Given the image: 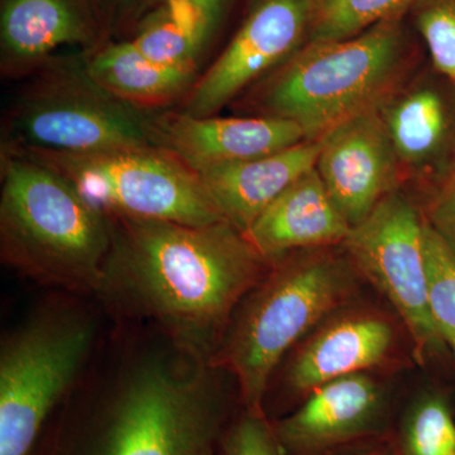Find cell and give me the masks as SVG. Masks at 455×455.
Instances as JSON below:
<instances>
[{"label":"cell","mask_w":455,"mask_h":455,"mask_svg":"<svg viewBox=\"0 0 455 455\" xmlns=\"http://www.w3.org/2000/svg\"><path fill=\"white\" fill-rule=\"evenodd\" d=\"M112 244L97 298L212 364L233 314L271 263L227 221L187 226L109 217Z\"/></svg>","instance_id":"obj_1"},{"label":"cell","mask_w":455,"mask_h":455,"mask_svg":"<svg viewBox=\"0 0 455 455\" xmlns=\"http://www.w3.org/2000/svg\"><path fill=\"white\" fill-rule=\"evenodd\" d=\"M100 376L95 455H212L221 418L224 372L157 340L116 341Z\"/></svg>","instance_id":"obj_2"},{"label":"cell","mask_w":455,"mask_h":455,"mask_svg":"<svg viewBox=\"0 0 455 455\" xmlns=\"http://www.w3.org/2000/svg\"><path fill=\"white\" fill-rule=\"evenodd\" d=\"M0 179L2 262L40 286L97 295L112 244L109 217L20 152L2 148Z\"/></svg>","instance_id":"obj_3"},{"label":"cell","mask_w":455,"mask_h":455,"mask_svg":"<svg viewBox=\"0 0 455 455\" xmlns=\"http://www.w3.org/2000/svg\"><path fill=\"white\" fill-rule=\"evenodd\" d=\"M355 268L329 251H298L271 263L238 305L212 366L235 379L245 411L265 415L269 382L283 359L355 291Z\"/></svg>","instance_id":"obj_4"},{"label":"cell","mask_w":455,"mask_h":455,"mask_svg":"<svg viewBox=\"0 0 455 455\" xmlns=\"http://www.w3.org/2000/svg\"><path fill=\"white\" fill-rule=\"evenodd\" d=\"M405 64L400 16L348 40L309 42L262 84L259 116L295 122L307 140L381 106L396 90Z\"/></svg>","instance_id":"obj_5"},{"label":"cell","mask_w":455,"mask_h":455,"mask_svg":"<svg viewBox=\"0 0 455 455\" xmlns=\"http://www.w3.org/2000/svg\"><path fill=\"white\" fill-rule=\"evenodd\" d=\"M97 315L53 301L3 335L0 455H29L51 411L79 387L98 338Z\"/></svg>","instance_id":"obj_6"},{"label":"cell","mask_w":455,"mask_h":455,"mask_svg":"<svg viewBox=\"0 0 455 455\" xmlns=\"http://www.w3.org/2000/svg\"><path fill=\"white\" fill-rule=\"evenodd\" d=\"M5 119L2 147L89 154L156 146L154 116L90 79L84 59H56L31 76Z\"/></svg>","instance_id":"obj_7"},{"label":"cell","mask_w":455,"mask_h":455,"mask_svg":"<svg viewBox=\"0 0 455 455\" xmlns=\"http://www.w3.org/2000/svg\"><path fill=\"white\" fill-rule=\"evenodd\" d=\"M55 171L108 217L209 226L226 221L199 175L158 146L89 154L5 148Z\"/></svg>","instance_id":"obj_8"},{"label":"cell","mask_w":455,"mask_h":455,"mask_svg":"<svg viewBox=\"0 0 455 455\" xmlns=\"http://www.w3.org/2000/svg\"><path fill=\"white\" fill-rule=\"evenodd\" d=\"M425 220L394 191L352 227L344 241L353 267L391 302L403 320L419 363L445 348L431 317Z\"/></svg>","instance_id":"obj_9"},{"label":"cell","mask_w":455,"mask_h":455,"mask_svg":"<svg viewBox=\"0 0 455 455\" xmlns=\"http://www.w3.org/2000/svg\"><path fill=\"white\" fill-rule=\"evenodd\" d=\"M319 0H260L227 49L194 83L181 112L204 118L283 65L307 36Z\"/></svg>","instance_id":"obj_10"},{"label":"cell","mask_w":455,"mask_h":455,"mask_svg":"<svg viewBox=\"0 0 455 455\" xmlns=\"http://www.w3.org/2000/svg\"><path fill=\"white\" fill-rule=\"evenodd\" d=\"M320 140L315 169L350 227L396 191L400 164L379 107L335 125Z\"/></svg>","instance_id":"obj_11"},{"label":"cell","mask_w":455,"mask_h":455,"mask_svg":"<svg viewBox=\"0 0 455 455\" xmlns=\"http://www.w3.org/2000/svg\"><path fill=\"white\" fill-rule=\"evenodd\" d=\"M274 425L286 455H331L382 431L387 396L371 373L323 383Z\"/></svg>","instance_id":"obj_12"},{"label":"cell","mask_w":455,"mask_h":455,"mask_svg":"<svg viewBox=\"0 0 455 455\" xmlns=\"http://www.w3.org/2000/svg\"><path fill=\"white\" fill-rule=\"evenodd\" d=\"M156 146L196 173L276 154L307 140L295 122L275 116L218 118L169 112L152 118Z\"/></svg>","instance_id":"obj_13"},{"label":"cell","mask_w":455,"mask_h":455,"mask_svg":"<svg viewBox=\"0 0 455 455\" xmlns=\"http://www.w3.org/2000/svg\"><path fill=\"white\" fill-rule=\"evenodd\" d=\"M395 344L396 333L387 317L341 307L301 341L284 370V385L305 397L323 383L372 373L390 361Z\"/></svg>","instance_id":"obj_14"},{"label":"cell","mask_w":455,"mask_h":455,"mask_svg":"<svg viewBox=\"0 0 455 455\" xmlns=\"http://www.w3.org/2000/svg\"><path fill=\"white\" fill-rule=\"evenodd\" d=\"M92 0H2L0 73L27 79L64 46L86 52L106 44Z\"/></svg>","instance_id":"obj_15"},{"label":"cell","mask_w":455,"mask_h":455,"mask_svg":"<svg viewBox=\"0 0 455 455\" xmlns=\"http://www.w3.org/2000/svg\"><path fill=\"white\" fill-rule=\"evenodd\" d=\"M350 224L315 167L293 181L244 233L269 262L298 251L343 244Z\"/></svg>","instance_id":"obj_16"},{"label":"cell","mask_w":455,"mask_h":455,"mask_svg":"<svg viewBox=\"0 0 455 455\" xmlns=\"http://www.w3.org/2000/svg\"><path fill=\"white\" fill-rule=\"evenodd\" d=\"M320 140L197 173L221 217L242 233L305 172L316 166Z\"/></svg>","instance_id":"obj_17"},{"label":"cell","mask_w":455,"mask_h":455,"mask_svg":"<svg viewBox=\"0 0 455 455\" xmlns=\"http://www.w3.org/2000/svg\"><path fill=\"white\" fill-rule=\"evenodd\" d=\"M83 59L92 82L140 109L167 106L185 97L196 82V68L157 64L147 59L131 40L106 42Z\"/></svg>","instance_id":"obj_18"},{"label":"cell","mask_w":455,"mask_h":455,"mask_svg":"<svg viewBox=\"0 0 455 455\" xmlns=\"http://www.w3.org/2000/svg\"><path fill=\"white\" fill-rule=\"evenodd\" d=\"M379 112L400 167L420 170L433 163L447 140L449 119L444 99L427 85L394 92Z\"/></svg>","instance_id":"obj_19"},{"label":"cell","mask_w":455,"mask_h":455,"mask_svg":"<svg viewBox=\"0 0 455 455\" xmlns=\"http://www.w3.org/2000/svg\"><path fill=\"white\" fill-rule=\"evenodd\" d=\"M395 445L401 455H455V418L447 400L435 394L416 398Z\"/></svg>","instance_id":"obj_20"},{"label":"cell","mask_w":455,"mask_h":455,"mask_svg":"<svg viewBox=\"0 0 455 455\" xmlns=\"http://www.w3.org/2000/svg\"><path fill=\"white\" fill-rule=\"evenodd\" d=\"M414 0H319L309 42L348 40L398 17Z\"/></svg>","instance_id":"obj_21"},{"label":"cell","mask_w":455,"mask_h":455,"mask_svg":"<svg viewBox=\"0 0 455 455\" xmlns=\"http://www.w3.org/2000/svg\"><path fill=\"white\" fill-rule=\"evenodd\" d=\"M429 307L436 331L455 362V244L425 221Z\"/></svg>","instance_id":"obj_22"},{"label":"cell","mask_w":455,"mask_h":455,"mask_svg":"<svg viewBox=\"0 0 455 455\" xmlns=\"http://www.w3.org/2000/svg\"><path fill=\"white\" fill-rule=\"evenodd\" d=\"M131 41L147 59L176 68H196L197 51L203 44L170 13L164 3L140 23Z\"/></svg>","instance_id":"obj_23"},{"label":"cell","mask_w":455,"mask_h":455,"mask_svg":"<svg viewBox=\"0 0 455 455\" xmlns=\"http://www.w3.org/2000/svg\"><path fill=\"white\" fill-rule=\"evenodd\" d=\"M415 20L440 74L455 83V0H414Z\"/></svg>","instance_id":"obj_24"},{"label":"cell","mask_w":455,"mask_h":455,"mask_svg":"<svg viewBox=\"0 0 455 455\" xmlns=\"http://www.w3.org/2000/svg\"><path fill=\"white\" fill-rule=\"evenodd\" d=\"M220 455H286L265 415L245 411L221 445Z\"/></svg>","instance_id":"obj_25"},{"label":"cell","mask_w":455,"mask_h":455,"mask_svg":"<svg viewBox=\"0 0 455 455\" xmlns=\"http://www.w3.org/2000/svg\"><path fill=\"white\" fill-rule=\"evenodd\" d=\"M166 0H92L106 35L140 27Z\"/></svg>","instance_id":"obj_26"},{"label":"cell","mask_w":455,"mask_h":455,"mask_svg":"<svg viewBox=\"0 0 455 455\" xmlns=\"http://www.w3.org/2000/svg\"><path fill=\"white\" fill-rule=\"evenodd\" d=\"M226 0H166L171 14L190 29L197 40H206L209 32L220 20Z\"/></svg>","instance_id":"obj_27"},{"label":"cell","mask_w":455,"mask_h":455,"mask_svg":"<svg viewBox=\"0 0 455 455\" xmlns=\"http://www.w3.org/2000/svg\"><path fill=\"white\" fill-rule=\"evenodd\" d=\"M431 226L455 244V181H451L431 209Z\"/></svg>","instance_id":"obj_28"},{"label":"cell","mask_w":455,"mask_h":455,"mask_svg":"<svg viewBox=\"0 0 455 455\" xmlns=\"http://www.w3.org/2000/svg\"><path fill=\"white\" fill-rule=\"evenodd\" d=\"M346 455H401L398 453L396 445L394 443H374L368 444L367 447L355 449Z\"/></svg>","instance_id":"obj_29"},{"label":"cell","mask_w":455,"mask_h":455,"mask_svg":"<svg viewBox=\"0 0 455 455\" xmlns=\"http://www.w3.org/2000/svg\"><path fill=\"white\" fill-rule=\"evenodd\" d=\"M451 181H455V164H454L453 172H451Z\"/></svg>","instance_id":"obj_30"}]
</instances>
